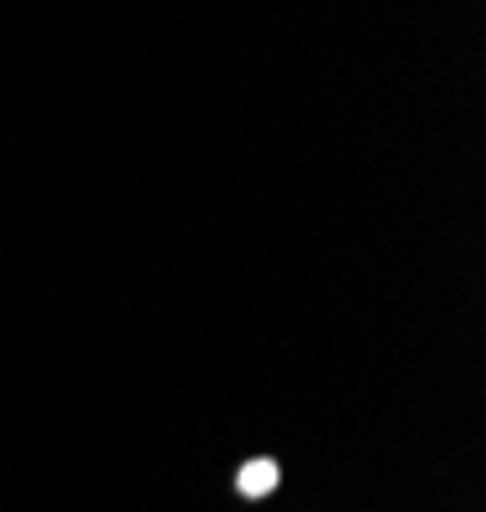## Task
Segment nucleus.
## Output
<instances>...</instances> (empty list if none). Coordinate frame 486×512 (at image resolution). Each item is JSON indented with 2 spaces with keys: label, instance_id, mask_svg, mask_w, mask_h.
Returning a JSON list of instances; mask_svg holds the SVG:
<instances>
[{
  "label": "nucleus",
  "instance_id": "1",
  "mask_svg": "<svg viewBox=\"0 0 486 512\" xmlns=\"http://www.w3.org/2000/svg\"><path fill=\"white\" fill-rule=\"evenodd\" d=\"M277 487V466L272 461H256V466H246V472H241V492L246 497H267Z\"/></svg>",
  "mask_w": 486,
  "mask_h": 512
}]
</instances>
